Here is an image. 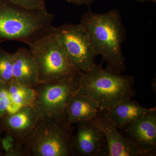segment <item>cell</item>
Returning a JSON list of instances; mask_svg holds the SVG:
<instances>
[{"instance_id": "obj_10", "label": "cell", "mask_w": 156, "mask_h": 156, "mask_svg": "<svg viewBox=\"0 0 156 156\" xmlns=\"http://www.w3.org/2000/svg\"><path fill=\"white\" fill-rule=\"evenodd\" d=\"M119 130L144 156L156 155V108Z\"/></svg>"}, {"instance_id": "obj_8", "label": "cell", "mask_w": 156, "mask_h": 156, "mask_svg": "<svg viewBox=\"0 0 156 156\" xmlns=\"http://www.w3.org/2000/svg\"><path fill=\"white\" fill-rule=\"evenodd\" d=\"M76 124V132L71 140V156H108L104 134L93 119Z\"/></svg>"}, {"instance_id": "obj_3", "label": "cell", "mask_w": 156, "mask_h": 156, "mask_svg": "<svg viewBox=\"0 0 156 156\" xmlns=\"http://www.w3.org/2000/svg\"><path fill=\"white\" fill-rule=\"evenodd\" d=\"M134 79L104 69L95 65L92 69L82 73L76 93L87 95L97 101L99 110L107 111L120 101L134 97Z\"/></svg>"}, {"instance_id": "obj_7", "label": "cell", "mask_w": 156, "mask_h": 156, "mask_svg": "<svg viewBox=\"0 0 156 156\" xmlns=\"http://www.w3.org/2000/svg\"><path fill=\"white\" fill-rule=\"evenodd\" d=\"M53 34L76 68L86 73L96 65L95 58L98 54L87 30L80 23H67L55 27Z\"/></svg>"}, {"instance_id": "obj_4", "label": "cell", "mask_w": 156, "mask_h": 156, "mask_svg": "<svg viewBox=\"0 0 156 156\" xmlns=\"http://www.w3.org/2000/svg\"><path fill=\"white\" fill-rule=\"evenodd\" d=\"M29 46L36 65L39 83L69 80L82 72L70 61L53 32Z\"/></svg>"}, {"instance_id": "obj_18", "label": "cell", "mask_w": 156, "mask_h": 156, "mask_svg": "<svg viewBox=\"0 0 156 156\" xmlns=\"http://www.w3.org/2000/svg\"><path fill=\"white\" fill-rule=\"evenodd\" d=\"M14 5L28 10L46 11L45 0H5Z\"/></svg>"}, {"instance_id": "obj_5", "label": "cell", "mask_w": 156, "mask_h": 156, "mask_svg": "<svg viewBox=\"0 0 156 156\" xmlns=\"http://www.w3.org/2000/svg\"><path fill=\"white\" fill-rule=\"evenodd\" d=\"M72 126L53 119H40L24 145L27 156H71Z\"/></svg>"}, {"instance_id": "obj_20", "label": "cell", "mask_w": 156, "mask_h": 156, "mask_svg": "<svg viewBox=\"0 0 156 156\" xmlns=\"http://www.w3.org/2000/svg\"><path fill=\"white\" fill-rule=\"evenodd\" d=\"M2 131L0 130V156H3L4 155V152H3L2 147Z\"/></svg>"}, {"instance_id": "obj_1", "label": "cell", "mask_w": 156, "mask_h": 156, "mask_svg": "<svg viewBox=\"0 0 156 156\" xmlns=\"http://www.w3.org/2000/svg\"><path fill=\"white\" fill-rule=\"evenodd\" d=\"M80 24L87 30L94 49L107 64V69L118 74L126 69L122 45L126 39L119 11L115 9L103 14L89 9L82 15Z\"/></svg>"}, {"instance_id": "obj_21", "label": "cell", "mask_w": 156, "mask_h": 156, "mask_svg": "<svg viewBox=\"0 0 156 156\" xmlns=\"http://www.w3.org/2000/svg\"><path fill=\"white\" fill-rule=\"evenodd\" d=\"M135 1L140 2H151L155 3L156 2V0H135Z\"/></svg>"}, {"instance_id": "obj_6", "label": "cell", "mask_w": 156, "mask_h": 156, "mask_svg": "<svg viewBox=\"0 0 156 156\" xmlns=\"http://www.w3.org/2000/svg\"><path fill=\"white\" fill-rule=\"evenodd\" d=\"M82 73L69 80L40 83L34 88L32 105L38 113L40 119H53L69 125L66 108L70 98L77 91Z\"/></svg>"}, {"instance_id": "obj_13", "label": "cell", "mask_w": 156, "mask_h": 156, "mask_svg": "<svg viewBox=\"0 0 156 156\" xmlns=\"http://www.w3.org/2000/svg\"><path fill=\"white\" fill-rule=\"evenodd\" d=\"M14 79L34 89L39 83L36 65L29 49L20 48L13 53Z\"/></svg>"}, {"instance_id": "obj_17", "label": "cell", "mask_w": 156, "mask_h": 156, "mask_svg": "<svg viewBox=\"0 0 156 156\" xmlns=\"http://www.w3.org/2000/svg\"><path fill=\"white\" fill-rule=\"evenodd\" d=\"M13 107L9 83L0 82V121L6 115L11 113L10 109Z\"/></svg>"}, {"instance_id": "obj_9", "label": "cell", "mask_w": 156, "mask_h": 156, "mask_svg": "<svg viewBox=\"0 0 156 156\" xmlns=\"http://www.w3.org/2000/svg\"><path fill=\"white\" fill-rule=\"evenodd\" d=\"M40 119L38 113L32 105L23 106L10 113L0 121V130L11 136L17 145L24 147Z\"/></svg>"}, {"instance_id": "obj_14", "label": "cell", "mask_w": 156, "mask_h": 156, "mask_svg": "<svg viewBox=\"0 0 156 156\" xmlns=\"http://www.w3.org/2000/svg\"><path fill=\"white\" fill-rule=\"evenodd\" d=\"M100 111L97 101L87 95L75 93L70 98L66 108L68 123L72 126L93 119Z\"/></svg>"}, {"instance_id": "obj_15", "label": "cell", "mask_w": 156, "mask_h": 156, "mask_svg": "<svg viewBox=\"0 0 156 156\" xmlns=\"http://www.w3.org/2000/svg\"><path fill=\"white\" fill-rule=\"evenodd\" d=\"M9 90L13 106L21 107L32 105L33 103L34 89L22 85L14 79L9 83Z\"/></svg>"}, {"instance_id": "obj_11", "label": "cell", "mask_w": 156, "mask_h": 156, "mask_svg": "<svg viewBox=\"0 0 156 156\" xmlns=\"http://www.w3.org/2000/svg\"><path fill=\"white\" fill-rule=\"evenodd\" d=\"M93 119L104 134L108 156H145L131 140L120 132L104 112L100 111Z\"/></svg>"}, {"instance_id": "obj_12", "label": "cell", "mask_w": 156, "mask_h": 156, "mask_svg": "<svg viewBox=\"0 0 156 156\" xmlns=\"http://www.w3.org/2000/svg\"><path fill=\"white\" fill-rule=\"evenodd\" d=\"M155 108H146L130 98L120 101L107 111L104 112L113 125L120 129Z\"/></svg>"}, {"instance_id": "obj_2", "label": "cell", "mask_w": 156, "mask_h": 156, "mask_svg": "<svg viewBox=\"0 0 156 156\" xmlns=\"http://www.w3.org/2000/svg\"><path fill=\"white\" fill-rule=\"evenodd\" d=\"M54 17L48 10H28L0 0V47L11 41L31 44L53 32Z\"/></svg>"}, {"instance_id": "obj_19", "label": "cell", "mask_w": 156, "mask_h": 156, "mask_svg": "<svg viewBox=\"0 0 156 156\" xmlns=\"http://www.w3.org/2000/svg\"><path fill=\"white\" fill-rule=\"evenodd\" d=\"M68 2L72 3L78 5H89L90 4L93 2L94 0H64Z\"/></svg>"}, {"instance_id": "obj_16", "label": "cell", "mask_w": 156, "mask_h": 156, "mask_svg": "<svg viewBox=\"0 0 156 156\" xmlns=\"http://www.w3.org/2000/svg\"><path fill=\"white\" fill-rule=\"evenodd\" d=\"M13 54L0 47V82L9 83L14 79Z\"/></svg>"}]
</instances>
